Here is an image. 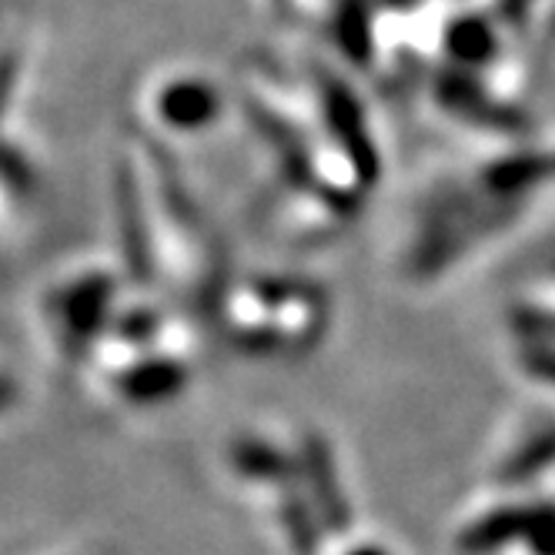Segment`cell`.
<instances>
[{
	"label": "cell",
	"instance_id": "ba28073f",
	"mask_svg": "<svg viewBox=\"0 0 555 555\" xmlns=\"http://www.w3.org/2000/svg\"><path fill=\"white\" fill-rule=\"evenodd\" d=\"M548 468H555V425L535 428L532 435H526L522 446L505 452L495 468V482L499 486H529Z\"/></svg>",
	"mask_w": 555,
	"mask_h": 555
},
{
	"label": "cell",
	"instance_id": "6da1fadb",
	"mask_svg": "<svg viewBox=\"0 0 555 555\" xmlns=\"http://www.w3.org/2000/svg\"><path fill=\"white\" fill-rule=\"evenodd\" d=\"M117 308L121 282L107 268H77L74 274L54 278L41 292V314L64 362L88 365L98 345L107 338Z\"/></svg>",
	"mask_w": 555,
	"mask_h": 555
},
{
	"label": "cell",
	"instance_id": "52a82bcc",
	"mask_svg": "<svg viewBox=\"0 0 555 555\" xmlns=\"http://www.w3.org/2000/svg\"><path fill=\"white\" fill-rule=\"evenodd\" d=\"M442 48L452 61L449 67L479 74L482 67H492V61L499 54V37L482 14L468 11V14H455L442 27Z\"/></svg>",
	"mask_w": 555,
	"mask_h": 555
},
{
	"label": "cell",
	"instance_id": "277c9868",
	"mask_svg": "<svg viewBox=\"0 0 555 555\" xmlns=\"http://www.w3.org/2000/svg\"><path fill=\"white\" fill-rule=\"evenodd\" d=\"M298 472L305 495L319 515L322 532H341L351 519V505L341 486V472L335 462V452L322 431H301L298 439Z\"/></svg>",
	"mask_w": 555,
	"mask_h": 555
},
{
	"label": "cell",
	"instance_id": "8992f818",
	"mask_svg": "<svg viewBox=\"0 0 555 555\" xmlns=\"http://www.w3.org/2000/svg\"><path fill=\"white\" fill-rule=\"evenodd\" d=\"M539 502H499L465 522L455 535V548L462 555H499L526 542Z\"/></svg>",
	"mask_w": 555,
	"mask_h": 555
},
{
	"label": "cell",
	"instance_id": "5b68a950",
	"mask_svg": "<svg viewBox=\"0 0 555 555\" xmlns=\"http://www.w3.org/2000/svg\"><path fill=\"white\" fill-rule=\"evenodd\" d=\"M224 459H228V468L234 479L261 495H274L301 479L298 446L295 442L282 446V442L268 439V435H255V431L237 435V439H231Z\"/></svg>",
	"mask_w": 555,
	"mask_h": 555
},
{
	"label": "cell",
	"instance_id": "9c48e42d",
	"mask_svg": "<svg viewBox=\"0 0 555 555\" xmlns=\"http://www.w3.org/2000/svg\"><path fill=\"white\" fill-rule=\"evenodd\" d=\"M341 555H395V552L385 548L382 542H348L341 548Z\"/></svg>",
	"mask_w": 555,
	"mask_h": 555
},
{
	"label": "cell",
	"instance_id": "7a4b0ae2",
	"mask_svg": "<svg viewBox=\"0 0 555 555\" xmlns=\"http://www.w3.org/2000/svg\"><path fill=\"white\" fill-rule=\"evenodd\" d=\"M264 298L274 354H305L328 332V295L314 282L282 274H251Z\"/></svg>",
	"mask_w": 555,
	"mask_h": 555
},
{
	"label": "cell",
	"instance_id": "3957f363",
	"mask_svg": "<svg viewBox=\"0 0 555 555\" xmlns=\"http://www.w3.org/2000/svg\"><path fill=\"white\" fill-rule=\"evenodd\" d=\"M144 111L168 134H202L221 121L224 94L205 74L171 70L151 85L144 98Z\"/></svg>",
	"mask_w": 555,
	"mask_h": 555
}]
</instances>
